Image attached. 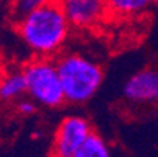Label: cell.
I'll return each instance as SVG.
<instances>
[{"label":"cell","mask_w":158,"mask_h":157,"mask_svg":"<svg viewBox=\"0 0 158 157\" xmlns=\"http://www.w3.org/2000/svg\"><path fill=\"white\" fill-rule=\"evenodd\" d=\"M16 30L24 46L35 57L53 58L66 47L72 25L60 3L52 2L16 20Z\"/></svg>","instance_id":"1"},{"label":"cell","mask_w":158,"mask_h":157,"mask_svg":"<svg viewBox=\"0 0 158 157\" xmlns=\"http://www.w3.org/2000/svg\"><path fill=\"white\" fill-rule=\"evenodd\" d=\"M56 66L66 102L80 105L91 101L103 83V69L91 55L72 50L60 54Z\"/></svg>","instance_id":"2"},{"label":"cell","mask_w":158,"mask_h":157,"mask_svg":"<svg viewBox=\"0 0 158 157\" xmlns=\"http://www.w3.org/2000/svg\"><path fill=\"white\" fill-rule=\"evenodd\" d=\"M22 71L27 80V96L38 107L56 108L66 102L56 60L35 57L22 66Z\"/></svg>","instance_id":"3"},{"label":"cell","mask_w":158,"mask_h":157,"mask_svg":"<svg viewBox=\"0 0 158 157\" xmlns=\"http://www.w3.org/2000/svg\"><path fill=\"white\" fill-rule=\"evenodd\" d=\"M93 133V126L81 115H67L56 126L52 140L53 157H72L75 151Z\"/></svg>","instance_id":"4"},{"label":"cell","mask_w":158,"mask_h":157,"mask_svg":"<svg viewBox=\"0 0 158 157\" xmlns=\"http://www.w3.org/2000/svg\"><path fill=\"white\" fill-rule=\"evenodd\" d=\"M74 30H93L99 27L110 10L106 0H56Z\"/></svg>","instance_id":"5"},{"label":"cell","mask_w":158,"mask_h":157,"mask_svg":"<svg viewBox=\"0 0 158 157\" xmlns=\"http://www.w3.org/2000/svg\"><path fill=\"white\" fill-rule=\"evenodd\" d=\"M124 98L133 104L158 101V69H141L128 77L122 88Z\"/></svg>","instance_id":"6"},{"label":"cell","mask_w":158,"mask_h":157,"mask_svg":"<svg viewBox=\"0 0 158 157\" xmlns=\"http://www.w3.org/2000/svg\"><path fill=\"white\" fill-rule=\"evenodd\" d=\"M27 96V80L24 71L10 69L3 74L0 80V101L3 102H17Z\"/></svg>","instance_id":"7"},{"label":"cell","mask_w":158,"mask_h":157,"mask_svg":"<svg viewBox=\"0 0 158 157\" xmlns=\"http://www.w3.org/2000/svg\"><path fill=\"white\" fill-rule=\"evenodd\" d=\"M153 0H106L111 14L119 17H136L144 14Z\"/></svg>","instance_id":"8"},{"label":"cell","mask_w":158,"mask_h":157,"mask_svg":"<svg viewBox=\"0 0 158 157\" xmlns=\"http://www.w3.org/2000/svg\"><path fill=\"white\" fill-rule=\"evenodd\" d=\"M72 157H111V154L106 142L99 133L93 132Z\"/></svg>","instance_id":"9"},{"label":"cell","mask_w":158,"mask_h":157,"mask_svg":"<svg viewBox=\"0 0 158 157\" xmlns=\"http://www.w3.org/2000/svg\"><path fill=\"white\" fill-rule=\"evenodd\" d=\"M52 2H56V0H10V14L14 20H19L20 17Z\"/></svg>","instance_id":"10"},{"label":"cell","mask_w":158,"mask_h":157,"mask_svg":"<svg viewBox=\"0 0 158 157\" xmlns=\"http://www.w3.org/2000/svg\"><path fill=\"white\" fill-rule=\"evenodd\" d=\"M38 108V104L31 99V98H22L16 102V110H17V113L22 115V116H30L33 115L35 111Z\"/></svg>","instance_id":"11"},{"label":"cell","mask_w":158,"mask_h":157,"mask_svg":"<svg viewBox=\"0 0 158 157\" xmlns=\"http://www.w3.org/2000/svg\"><path fill=\"white\" fill-rule=\"evenodd\" d=\"M5 72H6V69H5V66H3V61L0 60V80H2V77H3Z\"/></svg>","instance_id":"12"},{"label":"cell","mask_w":158,"mask_h":157,"mask_svg":"<svg viewBox=\"0 0 158 157\" xmlns=\"http://www.w3.org/2000/svg\"><path fill=\"white\" fill-rule=\"evenodd\" d=\"M153 3H155V5L158 7V0H153Z\"/></svg>","instance_id":"13"},{"label":"cell","mask_w":158,"mask_h":157,"mask_svg":"<svg viewBox=\"0 0 158 157\" xmlns=\"http://www.w3.org/2000/svg\"><path fill=\"white\" fill-rule=\"evenodd\" d=\"M2 5H3V0H0V8H2Z\"/></svg>","instance_id":"14"}]
</instances>
